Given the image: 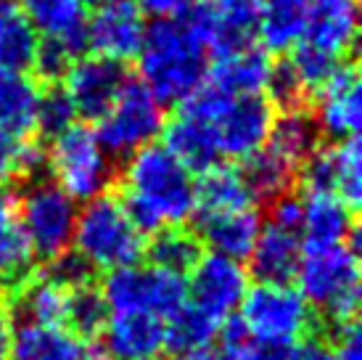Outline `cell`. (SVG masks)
I'll use <instances>...</instances> for the list:
<instances>
[{"label":"cell","instance_id":"6da1fadb","mask_svg":"<svg viewBox=\"0 0 362 360\" xmlns=\"http://www.w3.org/2000/svg\"><path fill=\"white\" fill-rule=\"evenodd\" d=\"M211 38L214 21L204 0L182 16L151 21L135 56L141 82L164 106H180L206 85Z\"/></svg>","mask_w":362,"mask_h":360},{"label":"cell","instance_id":"7a4b0ae2","mask_svg":"<svg viewBox=\"0 0 362 360\" xmlns=\"http://www.w3.org/2000/svg\"><path fill=\"white\" fill-rule=\"evenodd\" d=\"M122 204L143 233L182 225L196 215V178L167 146L148 143L124 159Z\"/></svg>","mask_w":362,"mask_h":360},{"label":"cell","instance_id":"3957f363","mask_svg":"<svg viewBox=\"0 0 362 360\" xmlns=\"http://www.w3.org/2000/svg\"><path fill=\"white\" fill-rule=\"evenodd\" d=\"M293 279L310 308L322 310L333 326L357 318L362 297L360 260L352 241L331 247H302Z\"/></svg>","mask_w":362,"mask_h":360},{"label":"cell","instance_id":"277c9868","mask_svg":"<svg viewBox=\"0 0 362 360\" xmlns=\"http://www.w3.org/2000/svg\"><path fill=\"white\" fill-rule=\"evenodd\" d=\"M180 106L191 109L209 125L214 143L225 159H246L264 146L275 122V106L267 96H228L211 85L196 90Z\"/></svg>","mask_w":362,"mask_h":360},{"label":"cell","instance_id":"5b68a950","mask_svg":"<svg viewBox=\"0 0 362 360\" xmlns=\"http://www.w3.org/2000/svg\"><path fill=\"white\" fill-rule=\"evenodd\" d=\"M143 233L114 193H98L77 210L71 249L90 262L93 270H117L135 265L146 252Z\"/></svg>","mask_w":362,"mask_h":360},{"label":"cell","instance_id":"8992f818","mask_svg":"<svg viewBox=\"0 0 362 360\" xmlns=\"http://www.w3.org/2000/svg\"><path fill=\"white\" fill-rule=\"evenodd\" d=\"M45 167L51 170L53 183L74 201H88L109 191L114 180V157L103 149L95 128L82 122H74L51 138V149H45Z\"/></svg>","mask_w":362,"mask_h":360},{"label":"cell","instance_id":"52a82bcc","mask_svg":"<svg viewBox=\"0 0 362 360\" xmlns=\"http://www.w3.org/2000/svg\"><path fill=\"white\" fill-rule=\"evenodd\" d=\"M101 291L111 313H151L164 320L188 302L185 276L138 262L109 270Z\"/></svg>","mask_w":362,"mask_h":360},{"label":"cell","instance_id":"ba28073f","mask_svg":"<svg viewBox=\"0 0 362 360\" xmlns=\"http://www.w3.org/2000/svg\"><path fill=\"white\" fill-rule=\"evenodd\" d=\"M241 323L257 339L296 344L312 326V308L296 286L257 281L241 302Z\"/></svg>","mask_w":362,"mask_h":360},{"label":"cell","instance_id":"9c48e42d","mask_svg":"<svg viewBox=\"0 0 362 360\" xmlns=\"http://www.w3.org/2000/svg\"><path fill=\"white\" fill-rule=\"evenodd\" d=\"M164 125V103L143 82L130 80L106 114L98 117L95 135L111 157L127 159L130 154L159 138Z\"/></svg>","mask_w":362,"mask_h":360},{"label":"cell","instance_id":"30bf717a","mask_svg":"<svg viewBox=\"0 0 362 360\" xmlns=\"http://www.w3.org/2000/svg\"><path fill=\"white\" fill-rule=\"evenodd\" d=\"M80 204L53 180H35L19 196V218L35 257L53 260L71 247Z\"/></svg>","mask_w":362,"mask_h":360},{"label":"cell","instance_id":"8fae6325","mask_svg":"<svg viewBox=\"0 0 362 360\" xmlns=\"http://www.w3.org/2000/svg\"><path fill=\"white\" fill-rule=\"evenodd\" d=\"M188 300L191 305L209 313L211 318L222 323L241 308L249 291V270L241 260H233L217 252L202 254L196 265L188 270Z\"/></svg>","mask_w":362,"mask_h":360},{"label":"cell","instance_id":"7c38bea8","mask_svg":"<svg viewBox=\"0 0 362 360\" xmlns=\"http://www.w3.org/2000/svg\"><path fill=\"white\" fill-rule=\"evenodd\" d=\"M61 82H64L61 88L66 90V96L77 109V117L98 120L119 99L122 90L127 88L130 74L122 61L93 53V56H77L71 61Z\"/></svg>","mask_w":362,"mask_h":360},{"label":"cell","instance_id":"4fadbf2b","mask_svg":"<svg viewBox=\"0 0 362 360\" xmlns=\"http://www.w3.org/2000/svg\"><path fill=\"white\" fill-rule=\"evenodd\" d=\"M299 172H302L304 191L336 193L354 210L362 196V151L357 135L336 140L325 149L317 146L302 162Z\"/></svg>","mask_w":362,"mask_h":360},{"label":"cell","instance_id":"5bb4252c","mask_svg":"<svg viewBox=\"0 0 362 360\" xmlns=\"http://www.w3.org/2000/svg\"><path fill=\"white\" fill-rule=\"evenodd\" d=\"M148 21L135 0H117L95 9L85 24V48L95 56L127 64L138 56Z\"/></svg>","mask_w":362,"mask_h":360},{"label":"cell","instance_id":"9a60e30c","mask_svg":"<svg viewBox=\"0 0 362 360\" xmlns=\"http://www.w3.org/2000/svg\"><path fill=\"white\" fill-rule=\"evenodd\" d=\"M360 72L354 64L341 61L339 69L322 82L315 101V125L320 135L331 140L354 138L362 125V96Z\"/></svg>","mask_w":362,"mask_h":360},{"label":"cell","instance_id":"2e32d148","mask_svg":"<svg viewBox=\"0 0 362 360\" xmlns=\"http://www.w3.org/2000/svg\"><path fill=\"white\" fill-rule=\"evenodd\" d=\"M101 339V358L148 360L164 350V318L151 313H111Z\"/></svg>","mask_w":362,"mask_h":360},{"label":"cell","instance_id":"e0dca14e","mask_svg":"<svg viewBox=\"0 0 362 360\" xmlns=\"http://www.w3.org/2000/svg\"><path fill=\"white\" fill-rule=\"evenodd\" d=\"M272 61L267 50L259 48L257 43H249L241 48L211 56L206 85L228 96H254V93H264Z\"/></svg>","mask_w":362,"mask_h":360},{"label":"cell","instance_id":"ac0fdd59","mask_svg":"<svg viewBox=\"0 0 362 360\" xmlns=\"http://www.w3.org/2000/svg\"><path fill=\"white\" fill-rule=\"evenodd\" d=\"M11 360H103L93 342L66 326L21 323L13 329Z\"/></svg>","mask_w":362,"mask_h":360},{"label":"cell","instance_id":"d6986e66","mask_svg":"<svg viewBox=\"0 0 362 360\" xmlns=\"http://www.w3.org/2000/svg\"><path fill=\"white\" fill-rule=\"evenodd\" d=\"M352 207L336 193L307 191L302 196V223L299 239L302 247H331L354 239Z\"/></svg>","mask_w":362,"mask_h":360},{"label":"cell","instance_id":"ffe728a7","mask_svg":"<svg viewBox=\"0 0 362 360\" xmlns=\"http://www.w3.org/2000/svg\"><path fill=\"white\" fill-rule=\"evenodd\" d=\"M19 9L42 40L61 43L74 56L85 50L88 6L82 0H19Z\"/></svg>","mask_w":362,"mask_h":360},{"label":"cell","instance_id":"44dd1931","mask_svg":"<svg viewBox=\"0 0 362 360\" xmlns=\"http://www.w3.org/2000/svg\"><path fill=\"white\" fill-rule=\"evenodd\" d=\"M35 252L19 218V196L0 186V286L19 289L30 279Z\"/></svg>","mask_w":362,"mask_h":360},{"label":"cell","instance_id":"7402d4cb","mask_svg":"<svg viewBox=\"0 0 362 360\" xmlns=\"http://www.w3.org/2000/svg\"><path fill=\"white\" fill-rule=\"evenodd\" d=\"M357 40V0H312L304 43L341 59Z\"/></svg>","mask_w":362,"mask_h":360},{"label":"cell","instance_id":"603a6c76","mask_svg":"<svg viewBox=\"0 0 362 360\" xmlns=\"http://www.w3.org/2000/svg\"><path fill=\"white\" fill-rule=\"evenodd\" d=\"M259 230L262 215L254 207L199 218V241H204L211 252L241 262L249 260L254 244L259 239Z\"/></svg>","mask_w":362,"mask_h":360},{"label":"cell","instance_id":"cb8c5ba5","mask_svg":"<svg viewBox=\"0 0 362 360\" xmlns=\"http://www.w3.org/2000/svg\"><path fill=\"white\" fill-rule=\"evenodd\" d=\"M161 133H164V146L191 172H204L214 164H220L222 157L209 125L199 114H193L191 109L180 106L177 117L170 125H164Z\"/></svg>","mask_w":362,"mask_h":360},{"label":"cell","instance_id":"d4e9b609","mask_svg":"<svg viewBox=\"0 0 362 360\" xmlns=\"http://www.w3.org/2000/svg\"><path fill=\"white\" fill-rule=\"evenodd\" d=\"M302 257V239L296 230L281 228L275 223L262 225L259 239L254 244L252 254V273L257 281L267 283H286L293 279L296 265Z\"/></svg>","mask_w":362,"mask_h":360},{"label":"cell","instance_id":"484cf974","mask_svg":"<svg viewBox=\"0 0 362 360\" xmlns=\"http://www.w3.org/2000/svg\"><path fill=\"white\" fill-rule=\"evenodd\" d=\"M206 6L214 21L211 56L254 43L264 0H206Z\"/></svg>","mask_w":362,"mask_h":360},{"label":"cell","instance_id":"4316f807","mask_svg":"<svg viewBox=\"0 0 362 360\" xmlns=\"http://www.w3.org/2000/svg\"><path fill=\"white\" fill-rule=\"evenodd\" d=\"M310 9L312 0H264L257 24L262 48L283 53L302 43L310 21Z\"/></svg>","mask_w":362,"mask_h":360},{"label":"cell","instance_id":"83f0119b","mask_svg":"<svg viewBox=\"0 0 362 360\" xmlns=\"http://www.w3.org/2000/svg\"><path fill=\"white\" fill-rule=\"evenodd\" d=\"M252 201L246 180L235 167L214 164L202 172V180H196V218L243 210L252 207Z\"/></svg>","mask_w":362,"mask_h":360},{"label":"cell","instance_id":"f1b7e54d","mask_svg":"<svg viewBox=\"0 0 362 360\" xmlns=\"http://www.w3.org/2000/svg\"><path fill=\"white\" fill-rule=\"evenodd\" d=\"M243 162L246 164H243L241 175L246 180V189L252 193V199L267 201V204L283 193H288L296 175H299V167L291 164L286 157H281L278 151H272L267 143Z\"/></svg>","mask_w":362,"mask_h":360},{"label":"cell","instance_id":"f546056e","mask_svg":"<svg viewBox=\"0 0 362 360\" xmlns=\"http://www.w3.org/2000/svg\"><path fill=\"white\" fill-rule=\"evenodd\" d=\"M40 45V35L13 0L0 6V69L27 72Z\"/></svg>","mask_w":362,"mask_h":360},{"label":"cell","instance_id":"4dcf8cb0","mask_svg":"<svg viewBox=\"0 0 362 360\" xmlns=\"http://www.w3.org/2000/svg\"><path fill=\"white\" fill-rule=\"evenodd\" d=\"M317 140H320V130L315 125V117L302 106H296V109H283L281 114H275V122L264 143L291 164L302 167V162L317 149Z\"/></svg>","mask_w":362,"mask_h":360},{"label":"cell","instance_id":"1f68e13d","mask_svg":"<svg viewBox=\"0 0 362 360\" xmlns=\"http://www.w3.org/2000/svg\"><path fill=\"white\" fill-rule=\"evenodd\" d=\"M40 88L27 72L0 69V125L19 135L35 130V109H37Z\"/></svg>","mask_w":362,"mask_h":360},{"label":"cell","instance_id":"d6a6232c","mask_svg":"<svg viewBox=\"0 0 362 360\" xmlns=\"http://www.w3.org/2000/svg\"><path fill=\"white\" fill-rule=\"evenodd\" d=\"M66 302H69V289L51 276H37L27 279L19 286L16 297V310L24 318V323H42V326H64L66 320Z\"/></svg>","mask_w":362,"mask_h":360},{"label":"cell","instance_id":"836d02e7","mask_svg":"<svg viewBox=\"0 0 362 360\" xmlns=\"http://www.w3.org/2000/svg\"><path fill=\"white\" fill-rule=\"evenodd\" d=\"M220 320L211 318L209 313L185 302L180 310H175L164 320V350L180 352L196 350V347H209L217 339Z\"/></svg>","mask_w":362,"mask_h":360},{"label":"cell","instance_id":"e575fe53","mask_svg":"<svg viewBox=\"0 0 362 360\" xmlns=\"http://www.w3.org/2000/svg\"><path fill=\"white\" fill-rule=\"evenodd\" d=\"M146 254L156 268L188 276V270L196 265V260L204 252L196 233L182 230L180 225H172V228H161L151 233V244L146 247Z\"/></svg>","mask_w":362,"mask_h":360},{"label":"cell","instance_id":"d590c367","mask_svg":"<svg viewBox=\"0 0 362 360\" xmlns=\"http://www.w3.org/2000/svg\"><path fill=\"white\" fill-rule=\"evenodd\" d=\"M228 323L217 331V358L220 360H286L291 344L257 339L241 323V318H225Z\"/></svg>","mask_w":362,"mask_h":360},{"label":"cell","instance_id":"8d00e7d4","mask_svg":"<svg viewBox=\"0 0 362 360\" xmlns=\"http://www.w3.org/2000/svg\"><path fill=\"white\" fill-rule=\"evenodd\" d=\"M42 167L45 149L40 143L0 125V186H8L16 178H32Z\"/></svg>","mask_w":362,"mask_h":360},{"label":"cell","instance_id":"74e56055","mask_svg":"<svg viewBox=\"0 0 362 360\" xmlns=\"http://www.w3.org/2000/svg\"><path fill=\"white\" fill-rule=\"evenodd\" d=\"M111 310L106 305L101 289H95L93 283L77 286L69 291V302H66V320L64 326L69 323V329L74 334H80L82 339H98V334L103 331L106 320H109Z\"/></svg>","mask_w":362,"mask_h":360},{"label":"cell","instance_id":"f35d334b","mask_svg":"<svg viewBox=\"0 0 362 360\" xmlns=\"http://www.w3.org/2000/svg\"><path fill=\"white\" fill-rule=\"evenodd\" d=\"M74 122H77V109L66 96V90L61 85L40 90L37 109H35V130L40 133L42 138H56Z\"/></svg>","mask_w":362,"mask_h":360},{"label":"cell","instance_id":"ab89813d","mask_svg":"<svg viewBox=\"0 0 362 360\" xmlns=\"http://www.w3.org/2000/svg\"><path fill=\"white\" fill-rule=\"evenodd\" d=\"M291 56H288V64H291V69L296 72V77L302 80L304 90L312 93V90H317L322 82L331 77L333 72L339 69V64L341 59H336L331 53H325V50L315 48L310 43H296L291 50H288Z\"/></svg>","mask_w":362,"mask_h":360},{"label":"cell","instance_id":"60d3db41","mask_svg":"<svg viewBox=\"0 0 362 360\" xmlns=\"http://www.w3.org/2000/svg\"><path fill=\"white\" fill-rule=\"evenodd\" d=\"M264 90H267L270 103L278 109H296V106H302L304 96H307V90H304L302 80L296 77V72L291 69L288 59L272 64Z\"/></svg>","mask_w":362,"mask_h":360},{"label":"cell","instance_id":"b9f144b4","mask_svg":"<svg viewBox=\"0 0 362 360\" xmlns=\"http://www.w3.org/2000/svg\"><path fill=\"white\" fill-rule=\"evenodd\" d=\"M51 265H48V273L45 276H51L56 283H61L64 289H77V286H85V283H90L93 281V265L82 254H77V252L66 249L61 252V254H56L53 260H48Z\"/></svg>","mask_w":362,"mask_h":360},{"label":"cell","instance_id":"7bdbcfd3","mask_svg":"<svg viewBox=\"0 0 362 360\" xmlns=\"http://www.w3.org/2000/svg\"><path fill=\"white\" fill-rule=\"evenodd\" d=\"M77 59L69 48H64L61 43L53 40H40L37 45V53H35V61H32V69L37 72V77L45 82H61L64 74L69 69V64Z\"/></svg>","mask_w":362,"mask_h":360},{"label":"cell","instance_id":"ee69618b","mask_svg":"<svg viewBox=\"0 0 362 360\" xmlns=\"http://www.w3.org/2000/svg\"><path fill=\"white\" fill-rule=\"evenodd\" d=\"M270 223L299 233V223H302V196H296L293 191H288V193L278 196L275 201H270Z\"/></svg>","mask_w":362,"mask_h":360},{"label":"cell","instance_id":"f6af8a7d","mask_svg":"<svg viewBox=\"0 0 362 360\" xmlns=\"http://www.w3.org/2000/svg\"><path fill=\"white\" fill-rule=\"evenodd\" d=\"M135 3L143 13H151L153 19H172V16H182L202 0H135Z\"/></svg>","mask_w":362,"mask_h":360},{"label":"cell","instance_id":"bcb514c9","mask_svg":"<svg viewBox=\"0 0 362 360\" xmlns=\"http://www.w3.org/2000/svg\"><path fill=\"white\" fill-rule=\"evenodd\" d=\"M286 360H336V352L331 344L320 339H304L299 344H291Z\"/></svg>","mask_w":362,"mask_h":360},{"label":"cell","instance_id":"7dc6e473","mask_svg":"<svg viewBox=\"0 0 362 360\" xmlns=\"http://www.w3.org/2000/svg\"><path fill=\"white\" fill-rule=\"evenodd\" d=\"M11 344H13V320L0 308V360H11Z\"/></svg>","mask_w":362,"mask_h":360},{"label":"cell","instance_id":"c3c4849f","mask_svg":"<svg viewBox=\"0 0 362 360\" xmlns=\"http://www.w3.org/2000/svg\"><path fill=\"white\" fill-rule=\"evenodd\" d=\"M172 360H220L211 347H196V350H180L172 355Z\"/></svg>","mask_w":362,"mask_h":360},{"label":"cell","instance_id":"681fc988","mask_svg":"<svg viewBox=\"0 0 362 360\" xmlns=\"http://www.w3.org/2000/svg\"><path fill=\"white\" fill-rule=\"evenodd\" d=\"M85 6H93V9H101V6H109V3H117V0H82Z\"/></svg>","mask_w":362,"mask_h":360},{"label":"cell","instance_id":"f907efd6","mask_svg":"<svg viewBox=\"0 0 362 360\" xmlns=\"http://www.w3.org/2000/svg\"><path fill=\"white\" fill-rule=\"evenodd\" d=\"M148 360H156V358H148Z\"/></svg>","mask_w":362,"mask_h":360}]
</instances>
